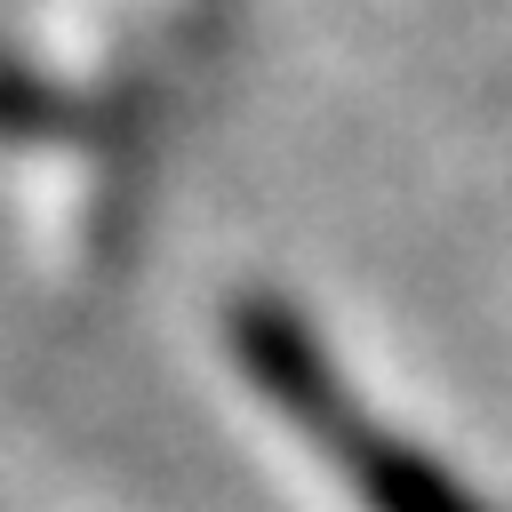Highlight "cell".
<instances>
[{"mask_svg": "<svg viewBox=\"0 0 512 512\" xmlns=\"http://www.w3.org/2000/svg\"><path fill=\"white\" fill-rule=\"evenodd\" d=\"M224 344L240 360V376L320 448V464L368 504V512H496L488 496H472L432 448H416L408 432H392L384 416H368V400L344 384V368L328 360V344L312 336V320L288 296H232L224 312Z\"/></svg>", "mask_w": 512, "mask_h": 512, "instance_id": "6da1fadb", "label": "cell"}, {"mask_svg": "<svg viewBox=\"0 0 512 512\" xmlns=\"http://www.w3.org/2000/svg\"><path fill=\"white\" fill-rule=\"evenodd\" d=\"M88 120H96V112H88L80 96H64V88L0 64V136H80Z\"/></svg>", "mask_w": 512, "mask_h": 512, "instance_id": "7a4b0ae2", "label": "cell"}]
</instances>
